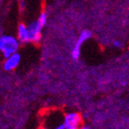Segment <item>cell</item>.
I'll list each match as a JSON object with an SVG mask.
<instances>
[{"label":"cell","mask_w":129,"mask_h":129,"mask_svg":"<svg viewBox=\"0 0 129 129\" xmlns=\"http://www.w3.org/2000/svg\"><path fill=\"white\" fill-rule=\"evenodd\" d=\"M18 49V41L11 36H2L0 38V50L5 58H8L16 53Z\"/></svg>","instance_id":"1"},{"label":"cell","mask_w":129,"mask_h":129,"mask_svg":"<svg viewBox=\"0 0 129 129\" xmlns=\"http://www.w3.org/2000/svg\"><path fill=\"white\" fill-rule=\"evenodd\" d=\"M82 124V118L77 113H69L65 115L64 124L65 129H79Z\"/></svg>","instance_id":"2"},{"label":"cell","mask_w":129,"mask_h":129,"mask_svg":"<svg viewBox=\"0 0 129 129\" xmlns=\"http://www.w3.org/2000/svg\"><path fill=\"white\" fill-rule=\"evenodd\" d=\"M92 37V32L89 31V30H83L81 32L79 38L77 40V42L75 43L74 47H73V50L72 51V56L74 60H78L80 57V53H81V46L84 41H86L87 40H89L90 38Z\"/></svg>","instance_id":"3"},{"label":"cell","mask_w":129,"mask_h":129,"mask_svg":"<svg viewBox=\"0 0 129 129\" xmlns=\"http://www.w3.org/2000/svg\"><path fill=\"white\" fill-rule=\"evenodd\" d=\"M41 27L39 21H33L27 26L28 30V36H29V41L38 43L40 40L41 38Z\"/></svg>","instance_id":"4"},{"label":"cell","mask_w":129,"mask_h":129,"mask_svg":"<svg viewBox=\"0 0 129 129\" xmlns=\"http://www.w3.org/2000/svg\"><path fill=\"white\" fill-rule=\"evenodd\" d=\"M20 61V55L18 53H14L8 58H7L5 63H4V69L6 71H11L17 67Z\"/></svg>","instance_id":"5"},{"label":"cell","mask_w":129,"mask_h":129,"mask_svg":"<svg viewBox=\"0 0 129 129\" xmlns=\"http://www.w3.org/2000/svg\"><path fill=\"white\" fill-rule=\"evenodd\" d=\"M17 36H18L19 41H21V42H27V41H29V36H28L27 27H26L23 24H20L18 26V29H17Z\"/></svg>","instance_id":"6"},{"label":"cell","mask_w":129,"mask_h":129,"mask_svg":"<svg viewBox=\"0 0 129 129\" xmlns=\"http://www.w3.org/2000/svg\"><path fill=\"white\" fill-rule=\"evenodd\" d=\"M38 21H39V23L42 27L46 25V23H47V15H46V13H41L40 17H39V19H38Z\"/></svg>","instance_id":"7"},{"label":"cell","mask_w":129,"mask_h":129,"mask_svg":"<svg viewBox=\"0 0 129 129\" xmlns=\"http://www.w3.org/2000/svg\"><path fill=\"white\" fill-rule=\"evenodd\" d=\"M114 46L115 48H121L122 47V42H120V41H118V40H115L114 42Z\"/></svg>","instance_id":"8"},{"label":"cell","mask_w":129,"mask_h":129,"mask_svg":"<svg viewBox=\"0 0 129 129\" xmlns=\"http://www.w3.org/2000/svg\"><path fill=\"white\" fill-rule=\"evenodd\" d=\"M55 129H65V126H64V124H59L57 127H55Z\"/></svg>","instance_id":"9"},{"label":"cell","mask_w":129,"mask_h":129,"mask_svg":"<svg viewBox=\"0 0 129 129\" xmlns=\"http://www.w3.org/2000/svg\"><path fill=\"white\" fill-rule=\"evenodd\" d=\"M79 129H90L88 126H82V127H80Z\"/></svg>","instance_id":"10"}]
</instances>
